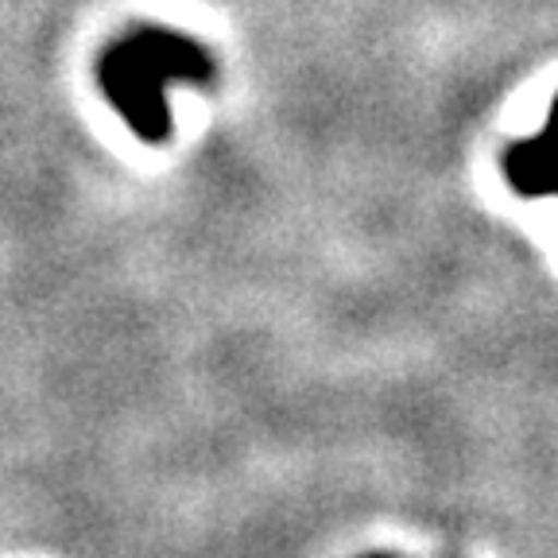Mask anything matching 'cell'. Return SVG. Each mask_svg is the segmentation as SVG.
<instances>
[{
    "label": "cell",
    "instance_id": "cell-1",
    "mask_svg": "<svg viewBox=\"0 0 558 558\" xmlns=\"http://www.w3.org/2000/svg\"><path fill=\"white\" fill-rule=\"evenodd\" d=\"M97 78H101V89L113 101V109L129 121V129L140 140L159 144L171 132L167 86L171 82H209L214 59L191 35H179L171 27H136L101 54Z\"/></svg>",
    "mask_w": 558,
    "mask_h": 558
},
{
    "label": "cell",
    "instance_id": "cell-2",
    "mask_svg": "<svg viewBox=\"0 0 558 558\" xmlns=\"http://www.w3.org/2000/svg\"><path fill=\"white\" fill-rule=\"evenodd\" d=\"M505 171H508V183L523 198H550V194H558V136L543 129L539 136L512 144L505 159Z\"/></svg>",
    "mask_w": 558,
    "mask_h": 558
},
{
    "label": "cell",
    "instance_id": "cell-3",
    "mask_svg": "<svg viewBox=\"0 0 558 558\" xmlns=\"http://www.w3.org/2000/svg\"><path fill=\"white\" fill-rule=\"evenodd\" d=\"M547 132H555V136H558V97H555V105H550V117H547Z\"/></svg>",
    "mask_w": 558,
    "mask_h": 558
},
{
    "label": "cell",
    "instance_id": "cell-4",
    "mask_svg": "<svg viewBox=\"0 0 558 558\" xmlns=\"http://www.w3.org/2000/svg\"><path fill=\"white\" fill-rule=\"evenodd\" d=\"M365 558H396V555H365Z\"/></svg>",
    "mask_w": 558,
    "mask_h": 558
}]
</instances>
